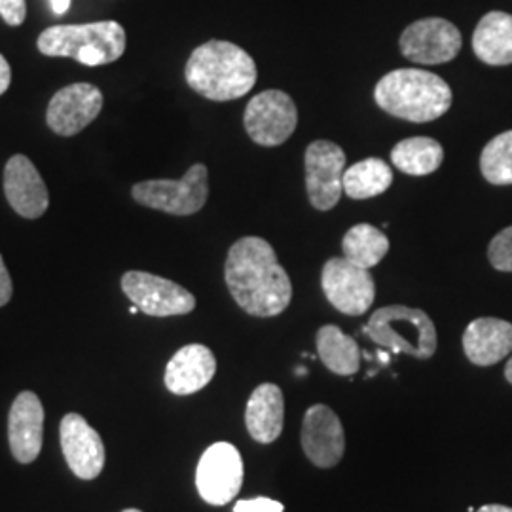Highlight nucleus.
Instances as JSON below:
<instances>
[{
	"label": "nucleus",
	"instance_id": "6ab92c4d",
	"mask_svg": "<svg viewBox=\"0 0 512 512\" xmlns=\"http://www.w3.org/2000/svg\"><path fill=\"white\" fill-rule=\"evenodd\" d=\"M463 351L473 365H497L511 355V323L495 317L475 319L463 334Z\"/></svg>",
	"mask_w": 512,
	"mask_h": 512
},
{
	"label": "nucleus",
	"instance_id": "a211bd4d",
	"mask_svg": "<svg viewBox=\"0 0 512 512\" xmlns=\"http://www.w3.org/2000/svg\"><path fill=\"white\" fill-rule=\"evenodd\" d=\"M217 359L202 344H188L179 349L165 368V387L173 395H192L215 378Z\"/></svg>",
	"mask_w": 512,
	"mask_h": 512
},
{
	"label": "nucleus",
	"instance_id": "9d476101",
	"mask_svg": "<svg viewBox=\"0 0 512 512\" xmlns=\"http://www.w3.org/2000/svg\"><path fill=\"white\" fill-rule=\"evenodd\" d=\"M241 484L243 459L238 448L230 442H215L209 446L196 471V486L203 501L222 507L239 494Z\"/></svg>",
	"mask_w": 512,
	"mask_h": 512
},
{
	"label": "nucleus",
	"instance_id": "a878e982",
	"mask_svg": "<svg viewBox=\"0 0 512 512\" xmlns=\"http://www.w3.org/2000/svg\"><path fill=\"white\" fill-rule=\"evenodd\" d=\"M480 171L495 186L512 184V129L494 137L480 154Z\"/></svg>",
	"mask_w": 512,
	"mask_h": 512
},
{
	"label": "nucleus",
	"instance_id": "f257e3e1",
	"mask_svg": "<svg viewBox=\"0 0 512 512\" xmlns=\"http://www.w3.org/2000/svg\"><path fill=\"white\" fill-rule=\"evenodd\" d=\"M224 279L239 308L253 317H275L291 306V277L266 239H238L226 256Z\"/></svg>",
	"mask_w": 512,
	"mask_h": 512
},
{
	"label": "nucleus",
	"instance_id": "72a5a7b5",
	"mask_svg": "<svg viewBox=\"0 0 512 512\" xmlns=\"http://www.w3.org/2000/svg\"><path fill=\"white\" fill-rule=\"evenodd\" d=\"M505 378H507L509 384H512V357L509 359L507 366H505Z\"/></svg>",
	"mask_w": 512,
	"mask_h": 512
},
{
	"label": "nucleus",
	"instance_id": "6e6552de",
	"mask_svg": "<svg viewBox=\"0 0 512 512\" xmlns=\"http://www.w3.org/2000/svg\"><path fill=\"white\" fill-rule=\"evenodd\" d=\"M321 287L330 306L351 317L370 310L376 298V283L370 270L351 264L344 256H334L325 262Z\"/></svg>",
	"mask_w": 512,
	"mask_h": 512
},
{
	"label": "nucleus",
	"instance_id": "c9c22d12",
	"mask_svg": "<svg viewBox=\"0 0 512 512\" xmlns=\"http://www.w3.org/2000/svg\"><path fill=\"white\" fill-rule=\"evenodd\" d=\"M122 512H141V511H139V509H126V511H122Z\"/></svg>",
	"mask_w": 512,
	"mask_h": 512
},
{
	"label": "nucleus",
	"instance_id": "ddd939ff",
	"mask_svg": "<svg viewBox=\"0 0 512 512\" xmlns=\"http://www.w3.org/2000/svg\"><path fill=\"white\" fill-rule=\"evenodd\" d=\"M103 92L88 84L76 82L55 93L46 110V124L61 137H73L88 128L103 110Z\"/></svg>",
	"mask_w": 512,
	"mask_h": 512
},
{
	"label": "nucleus",
	"instance_id": "7c9ffc66",
	"mask_svg": "<svg viewBox=\"0 0 512 512\" xmlns=\"http://www.w3.org/2000/svg\"><path fill=\"white\" fill-rule=\"evenodd\" d=\"M10 82H12V69H10V63L6 61V57H4V55L0 54V95L8 92Z\"/></svg>",
	"mask_w": 512,
	"mask_h": 512
},
{
	"label": "nucleus",
	"instance_id": "2eb2a0df",
	"mask_svg": "<svg viewBox=\"0 0 512 512\" xmlns=\"http://www.w3.org/2000/svg\"><path fill=\"white\" fill-rule=\"evenodd\" d=\"M63 456L74 475L93 480L105 467V444L99 433L80 414H67L59 427Z\"/></svg>",
	"mask_w": 512,
	"mask_h": 512
},
{
	"label": "nucleus",
	"instance_id": "7ed1b4c3",
	"mask_svg": "<svg viewBox=\"0 0 512 512\" xmlns=\"http://www.w3.org/2000/svg\"><path fill=\"white\" fill-rule=\"evenodd\" d=\"M374 101L395 118L427 124L450 110L454 93L439 74L423 69H397L376 84Z\"/></svg>",
	"mask_w": 512,
	"mask_h": 512
},
{
	"label": "nucleus",
	"instance_id": "473e14b6",
	"mask_svg": "<svg viewBox=\"0 0 512 512\" xmlns=\"http://www.w3.org/2000/svg\"><path fill=\"white\" fill-rule=\"evenodd\" d=\"M476 512H512V509L511 507H505V505H484Z\"/></svg>",
	"mask_w": 512,
	"mask_h": 512
},
{
	"label": "nucleus",
	"instance_id": "2f4dec72",
	"mask_svg": "<svg viewBox=\"0 0 512 512\" xmlns=\"http://www.w3.org/2000/svg\"><path fill=\"white\" fill-rule=\"evenodd\" d=\"M50 4H52L55 16H63V14L69 12L71 0H50Z\"/></svg>",
	"mask_w": 512,
	"mask_h": 512
},
{
	"label": "nucleus",
	"instance_id": "423d86ee",
	"mask_svg": "<svg viewBox=\"0 0 512 512\" xmlns=\"http://www.w3.org/2000/svg\"><path fill=\"white\" fill-rule=\"evenodd\" d=\"M131 196L139 205L167 215H196L209 198V171L203 164H194L179 181L156 179L135 184Z\"/></svg>",
	"mask_w": 512,
	"mask_h": 512
},
{
	"label": "nucleus",
	"instance_id": "4468645a",
	"mask_svg": "<svg viewBox=\"0 0 512 512\" xmlns=\"http://www.w3.org/2000/svg\"><path fill=\"white\" fill-rule=\"evenodd\" d=\"M302 448L315 467H336L346 452L340 418L325 404H313L302 421Z\"/></svg>",
	"mask_w": 512,
	"mask_h": 512
},
{
	"label": "nucleus",
	"instance_id": "f8f14e48",
	"mask_svg": "<svg viewBox=\"0 0 512 512\" xmlns=\"http://www.w3.org/2000/svg\"><path fill=\"white\" fill-rule=\"evenodd\" d=\"M122 291L150 317L186 315L196 308V298L179 283L148 272H128L122 277Z\"/></svg>",
	"mask_w": 512,
	"mask_h": 512
},
{
	"label": "nucleus",
	"instance_id": "4be33fe9",
	"mask_svg": "<svg viewBox=\"0 0 512 512\" xmlns=\"http://www.w3.org/2000/svg\"><path fill=\"white\" fill-rule=\"evenodd\" d=\"M317 353L323 365L338 376H353L361 368V349L357 342L336 325H325L315 336Z\"/></svg>",
	"mask_w": 512,
	"mask_h": 512
},
{
	"label": "nucleus",
	"instance_id": "412c9836",
	"mask_svg": "<svg viewBox=\"0 0 512 512\" xmlns=\"http://www.w3.org/2000/svg\"><path fill=\"white\" fill-rule=\"evenodd\" d=\"M473 52L490 67L512 65V16L490 12L478 21L473 33Z\"/></svg>",
	"mask_w": 512,
	"mask_h": 512
},
{
	"label": "nucleus",
	"instance_id": "f704fd0d",
	"mask_svg": "<svg viewBox=\"0 0 512 512\" xmlns=\"http://www.w3.org/2000/svg\"><path fill=\"white\" fill-rule=\"evenodd\" d=\"M137 311H139V308H137V306H135V304H133V306H131V308H129V313H131V315H135V313H137Z\"/></svg>",
	"mask_w": 512,
	"mask_h": 512
},
{
	"label": "nucleus",
	"instance_id": "39448f33",
	"mask_svg": "<svg viewBox=\"0 0 512 512\" xmlns=\"http://www.w3.org/2000/svg\"><path fill=\"white\" fill-rule=\"evenodd\" d=\"M380 348L406 353L416 359H431L439 346V336L431 317L418 308L385 306L374 311L363 329Z\"/></svg>",
	"mask_w": 512,
	"mask_h": 512
},
{
	"label": "nucleus",
	"instance_id": "bb28decb",
	"mask_svg": "<svg viewBox=\"0 0 512 512\" xmlns=\"http://www.w3.org/2000/svg\"><path fill=\"white\" fill-rule=\"evenodd\" d=\"M488 258L497 272H512V226L501 230L490 241Z\"/></svg>",
	"mask_w": 512,
	"mask_h": 512
},
{
	"label": "nucleus",
	"instance_id": "0eeeda50",
	"mask_svg": "<svg viewBox=\"0 0 512 512\" xmlns=\"http://www.w3.org/2000/svg\"><path fill=\"white\" fill-rule=\"evenodd\" d=\"M298 124L293 97L281 90L255 95L243 112V126L251 141L260 147H281L291 139Z\"/></svg>",
	"mask_w": 512,
	"mask_h": 512
},
{
	"label": "nucleus",
	"instance_id": "393cba45",
	"mask_svg": "<svg viewBox=\"0 0 512 512\" xmlns=\"http://www.w3.org/2000/svg\"><path fill=\"white\" fill-rule=\"evenodd\" d=\"M342 251L351 264L370 270L389 253V239L380 228L361 222L346 232L342 239Z\"/></svg>",
	"mask_w": 512,
	"mask_h": 512
},
{
	"label": "nucleus",
	"instance_id": "aec40b11",
	"mask_svg": "<svg viewBox=\"0 0 512 512\" xmlns=\"http://www.w3.org/2000/svg\"><path fill=\"white\" fill-rule=\"evenodd\" d=\"M245 423L249 435L260 444L279 439L285 425L283 391L275 384L258 385L247 403Z\"/></svg>",
	"mask_w": 512,
	"mask_h": 512
},
{
	"label": "nucleus",
	"instance_id": "20e7f679",
	"mask_svg": "<svg viewBox=\"0 0 512 512\" xmlns=\"http://www.w3.org/2000/svg\"><path fill=\"white\" fill-rule=\"evenodd\" d=\"M126 31L118 21H95L82 25H54L40 33V54L71 57L86 67L118 61L126 52Z\"/></svg>",
	"mask_w": 512,
	"mask_h": 512
},
{
	"label": "nucleus",
	"instance_id": "c85d7f7f",
	"mask_svg": "<svg viewBox=\"0 0 512 512\" xmlns=\"http://www.w3.org/2000/svg\"><path fill=\"white\" fill-rule=\"evenodd\" d=\"M27 16V2L25 0H0V18L8 25L19 27Z\"/></svg>",
	"mask_w": 512,
	"mask_h": 512
},
{
	"label": "nucleus",
	"instance_id": "f03ea898",
	"mask_svg": "<svg viewBox=\"0 0 512 512\" xmlns=\"http://www.w3.org/2000/svg\"><path fill=\"white\" fill-rule=\"evenodd\" d=\"M186 84L209 101H236L255 88V59L238 44L209 40L198 46L184 67Z\"/></svg>",
	"mask_w": 512,
	"mask_h": 512
},
{
	"label": "nucleus",
	"instance_id": "b1692460",
	"mask_svg": "<svg viewBox=\"0 0 512 512\" xmlns=\"http://www.w3.org/2000/svg\"><path fill=\"white\" fill-rule=\"evenodd\" d=\"M393 184V171L380 158H366L344 173V194L351 200H370L382 196Z\"/></svg>",
	"mask_w": 512,
	"mask_h": 512
},
{
	"label": "nucleus",
	"instance_id": "dca6fc26",
	"mask_svg": "<svg viewBox=\"0 0 512 512\" xmlns=\"http://www.w3.org/2000/svg\"><path fill=\"white\" fill-rule=\"evenodd\" d=\"M4 194L10 207L23 219H40L50 205L46 184L35 164L23 154H16L6 162Z\"/></svg>",
	"mask_w": 512,
	"mask_h": 512
},
{
	"label": "nucleus",
	"instance_id": "9b49d317",
	"mask_svg": "<svg viewBox=\"0 0 512 512\" xmlns=\"http://www.w3.org/2000/svg\"><path fill=\"white\" fill-rule=\"evenodd\" d=\"M463 38L448 19L425 18L408 25L399 40L401 54L418 65H442L456 59Z\"/></svg>",
	"mask_w": 512,
	"mask_h": 512
},
{
	"label": "nucleus",
	"instance_id": "f3484780",
	"mask_svg": "<svg viewBox=\"0 0 512 512\" xmlns=\"http://www.w3.org/2000/svg\"><path fill=\"white\" fill-rule=\"evenodd\" d=\"M44 406L37 393L23 391L8 414L10 450L19 463H33L42 450Z\"/></svg>",
	"mask_w": 512,
	"mask_h": 512
},
{
	"label": "nucleus",
	"instance_id": "c756f323",
	"mask_svg": "<svg viewBox=\"0 0 512 512\" xmlns=\"http://www.w3.org/2000/svg\"><path fill=\"white\" fill-rule=\"evenodd\" d=\"M12 293H14L12 277L8 274V268H6V264H4V260H2V256H0V308L10 302Z\"/></svg>",
	"mask_w": 512,
	"mask_h": 512
},
{
	"label": "nucleus",
	"instance_id": "5701e85b",
	"mask_svg": "<svg viewBox=\"0 0 512 512\" xmlns=\"http://www.w3.org/2000/svg\"><path fill=\"white\" fill-rule=\"evenodd\" d=\"M391 162L404 175L425 177L444 162V148L431 137H410L393 147Z\"/></svg>",
	"mask_w": 512,
	"mask_h": 512
},
{
	"label": "nucleus",
	"instance_id": "cd10ccee",
	"mask_svg": "<svg viewBox=\"0 0 512 512\" xmlns=\"http://www.w3.org/2000/svg\"><path fill=\"white\" fill-rule=\"evenodd\" d=\"M234 512H285L283 503L270 499V497H255V499H241L234 505Z\"/></svg>",
	"mask_w": 512,
	"mask_h": 512
},
{
	"label": "nucleus",
	"instance_id": "1a4fd4ad",
	"mask_svg": "<svg viewBox=\"0 0 512 512\" xmlns=\"http://www.w3.org/2000/svg\"><path fill=\"white\" fill-rule=\"evenodd\" d=\"M346 152L332 141H313L306 148V190L308 198L317 211L334 209L344 194Z\"/></svg>",
	"mask_w": 512,
	"mask_h": 512
}]
</instances>
